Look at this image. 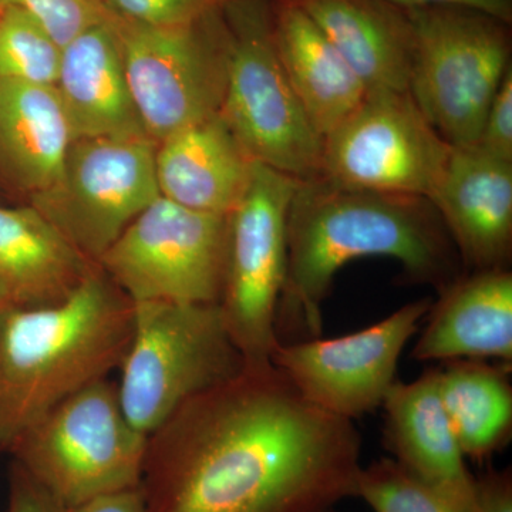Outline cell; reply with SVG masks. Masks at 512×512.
Masks as SVG:
<instances>
[{"label": "cell", "instance_id": "15", "mask_svg": "<svg viewBox=\"0 0 512 512\" xmlns=\"http://www.w3.org/2000/svg\"><path fill=\"white\" fill-rule=\"evenodd\" d=\"M413 359L420 362L498 359L512 363L510 269L463 274L431 303Z\"/></svg>", "mask_w": 512, "mask_h": 512}, {"label": "cell", "instance_id": "11", "mask_svg": "<svg viewBox=\"0 0 512 512\" xmlns=\"http://www.w3.org/2000/svg\"><path fill=\"white\" fill-rule=\"evenodd\" d=\"M158 144L148 136L77 138L59 184L32 201L77 251L97 264L151 202L160 197Z\"/></svg>", "mask_w": 512, "mask_h": 512}, {"label": "cell", "instance_id": "25", "mask_svg": "<svg viewBox=\"0 0 512 512\" xmlns=\"http://www.w3.org/2000/svg\"><path fill=\"white\" fill-rule=\"evenodd\" d=\"M62 49L20 9L0 8V80L55 86Z\"/></svg>", "mask_w": 512, "mask_h": 512}, {"label": "cell", "instance_id": "9", "mask_svg": "<svg viewBox=\"0 0 512 512\" xmlns=\"http://www.w3.org/2000/svg\"><path fill=\"white\" fill-rule=\"evenodd\" d=\"M229 218L164 197L141 212L97 261L133 303H220L227 276Z\"/></svg>", "mask_w": 512, "mask_h": 512}, {"label": "cell", "instance_id": "12", "mask_svg": "<svg viewBox=\"0 0 512 512\" xmlns=\"http://www.w3.org/2000/svg\"><path fill=\"white\" fill-rule=\"evenodd\" d=\"M453 150L409 92L370 90L323 137L322 175L350 187L430 198Z\"/></svg>", "mask_w": 512, "mask_h": 512}, {"label": "cell", "instance_id": "28", "mask_svg": "<svg viewBox=\"0 0 512 512\" xmlns=\"http://www.w3.org/2000/svg\"><path fill=\"white\" fill-rule=\"evenodd\" d=\"M474 147L487 156L512 163V67L498 87Z\"/></svg>", "mask_w": 512, "mask_h": 512}, {"label": "cell", "instance_id": "13", "mask_svg": "<svg viewBox=\"0 0 512 512\" xmlns=\"http://www.w3.org/2000/svg\"><path fill=\"white\" fill-rule=\"evenodd\" d=\"M433 299L402 306L369 328L333 339L279 342L272 365L306 400L353 420L383 406L397 382V363L416 335Z\"/></svg>", "mask_w": 512, "mask_h": 512}, {"label": "cell", "instance_id": "7", "mask_svg": "<svg viewBox=\"0 0 512 512\" xmlns=\"http://www.w3.org/2000/svg\"><path fill=\"white\" fill-rule=\"evenodd\" d=\"M227 92L221 116L256 163L298 181L322 177L320 137L276 50L269 0H228Z\"/></svg>", "mask_w": 512, "mask_h": 512}, {"label": "cell", "instance_id": "18", "mask_svg": "<svg viewBox=\"0 0 512 512\" xmlns=\"http://www.w3.org/2000/svg\"><path fill=\"white\" fill-rule=\"evenodd\" d=\"M116 22L94 26L62 49L55 87L73 141L147 136L128 86Z\"/></svg>", "mask_w": 512, "mask_h": 512}, {"label": "cell", "instance_id": "3", "mask_svg": "<svg viewBox=\"0 0 512 512\" xmlns=\"http://www.w3.org/2000/svg\"><path fill=\"white\" fill-rule=\"evenodd\" d=\"M134 305L99 266L63 301L0 311V450L121 365Z\"/></svg>", "mask_w": 512, "mask_h": 512}, {"label": "cell", "instance_id": "32", "mask_svg": "<svg viewBox=\"0 0 512 512\" xmlns=\"http://www.w3.org/2000/svg\"><path fill=\"white\" fill-rule=\"evenodd\" d=\"M390 2L404 9L440 5L464 6V8L481 10L504 22H512V0H390Z\"/></svg>", "mask_w": 512, "mask_h": 512}, {"label": "cell", "instance_id": "6", "mask_svg": "<svg viewBox=\"0 0 512 512\" xmlns=\"http://www.w3.org/2000/svg\"><path fill=\"white\" fill-rule=\"evenodd\" d=\"M406 10L414 32L407 92L450 146H476L512 67L511 23L464 6Z\"/></svg>", "mask_w": 512, "mask_h": 512}, {"label": "cell", "instance_id": "27", "mask_svg": "<svg viewBox=\"0 0 512 512\" xmlns=\"http://www.w3.org/2000/svg\"><path fill=\"white\" fill-rule=\"evenodd\" d=\"M228 0H104L117 19L144 26H178L194 22Z\"/></svg>", "mask_w": 512, "mask_h": 512}, {"label": "cell", "instance_id": "30", "mask_svg": "<svg viewBox=\"0 0 512 512\" xmlns=\"http://www.w3.org/2000/svg\"><path fill=\"white\" fill-rule=\"evenodd\" d=\"M473 512H512L511 468L477 478Z\"/></svg>", "mask_w": 512, "mask_h": 512}, {"label": "cell", "instance_id": "14", "mask_svg": "<svg viewBox=\"0 0 512 512\" xmlns=\"http://www.w3.org/2000/svg\"><path fill=\"white\" fill-rule=\"evenodd\" d=\"M464 268L508 269L512 256V163L476 147L456 148L429 198Z\"/></svg>", "mask_w": 512, "mask_h": 512}, {"label": "cell", "instance_id": "19", "mask_svg": "<svg viewBox=\"0 0 512 512\" xmlns=\"http://www.w3.org/2000/svg\"><path fill=\"white\" fill-rule=\"evenodd\" d=\"M370 90L407 92L412 20L390 0H296Z\"/></svg>", "mask_w": 512, "mask_h": 512}, {"label": "cell", "instance_id": "29", "mask_svg": "<svg viewBox=\"0 0 512 512\" xmlns=\"http://www.w3.org/2000/svg\"><path fill=\"white\" fill-rule=\"evenodd\" d=\"M6 512H66V510L40 485H37L18 464L12 463Z\"/></svg>", "mask_w": 512, "mask_h": 512}, {"label": "cell", "instance_id": "16", "mask_svg": "<svg viewBox=\"0 0 512 512\" xmlns=\"http://www.w3.org/2000/svg\"><path fill=\"white\" fill-rule=\"evenodd\" d=\"M383 407L384 444L393 460L460 503H476L477 478L468 470L441 402L437 367H430L414 382L394 383Z\"/></svg>", "mask_w": 512, "mask_h": 512}, {"label": "cell", "instance_id": "20", "mask_svg": "<svg viewBox=\"0 0 512 512\" xmlns=\"http://www.w3.org/2000/svg\"><path fill=\"white\" fill-rule=\"evenodd\" d=\"M279 59L313 127L326 137L367 90L329 37L296 0H269Z\"/></svg>", "mask_w": 512, "mask_h": 512}, {"label": "cell", "instance_id": "21", "mask_svg": "<svg viewBox=\"0 0 512 512\" xmlns=\"http://www.w3.org/2000/svg\"><path fill=\"white\" fill-rule=\"evenodd\" d=\"M72 143L55 86L0 80V165L32 201L59 184Z\"/></svg>", "mask_w": 512, "mask_h": 512}, {"label": "cell", "instance_id": "23", "mask_svg": "<svg viewBox=\"0 0 512 512\" xmlns=\"http://www.w3.org/2000/svg\"><path fill=\"white\" fill-rule=\"evenodd\" d=\"M441 402L464 457L483 461L512 433L511 365L454 360L437 367Z\"/></svg>", "mask_w": 512, "mask_h": 512}, {"label": "cell", "instance_id": "22", "mask_svg": "<svg viewBox=\"0 0 512 512\" xmlns=\"http://www.w3.org/2000/svg\"><path fill=\"white\" fill-rule=\"evenodd\" d=\"M94 268L32 205L0 207V292L9 305L63 301Z\"/></svg>", "mask_w": 512, "mask_h": 512}, {"label": "cell", "instance_id": "10", "mask_svg": "<svg viewBox=\"0 0 512 512\" xmlns=\"http://www.w3.org/2000/svg\"><path fill=\"white\" fill-rule=\"evenodd\" d=\"M298 180L255 163L244 198L229 218L227 276L220 301L245 367L272 366L276 311L286 278L288 212Z\"/></svg>", "mask_w": 512, "mask_h": 512}, {"label": "cell", "instance_id": "17", "mask_svg": "<svg viewBox=\"0 0 512 512\" xmlns=\"http://www.w3.org/2000/svg\"><path fill=\"white\" fill-rule=\"evenodd\" d=\"M255 163L224 117L215 114L158 144L160 195L190 210L228 217L244 198Z\"/></svg>", "mask_w": 512, "mask_h": 512}, {"label": "cell", "instance_id": "4", "mask_svg": "<svg viewBox=\"0 0 512 512\" xmlns=\"http://www.w3.org/2000/svg\"><path fill=\"white\" fill-rule=\"evenodd\" d=\"M147 436L128 421L116 382L97 380L40 417L8 453L64 510L141 485Z\"/></svg>", "mask_w": 512, "mask_h": 512}, {"label": "cell", "instance_id": "31", "mask_svg": "<svg viewBox=\"0 0 512 512\" xmlns=\"http://www.w3.org/2000/svg\"><path fill=\"white\" fill-rule=\"evenodd\" d=\"M66 512H147L141 487L133 490L120 491V493L104 495Z\"/></svg>", "mask_w": 512, "mask_h": 512}, {"label": "cell", "instance_id": "8", "mask_svg": "<svg viewBox=\"0 0 512 512\" xmlns=\"http://www.w3.org/2000/svg\"><path fill=\"white\" fill-rule=\"evenodd\" d=\"M222 6L178 26L117 19L131 96L147 136L157 144L221 113L231 46Z\"/></svg>", "mask_w": 512, "mask_h": 512}, {"label": "cell", "instance_id": "26", "mask_svg": "<svg viewBox=\"0 0 512 512\" xmlns=\"http://www.w3.org/2000/svg\"><path fill=\"white\" fill-rule=\"evenodd\" d=\"M5 6L29 15L60 49L86 30L117 19L104 0H0V8Z\"/></svg>", "mask_w": 512, "mask_h": 512}, {"label": "cell", "instance_id": "1", "mask_svg": "<svg viewBox=\"0 0 512 512\" xmlns=\"http://www.w3.org/2000/svg\"><path fill=\"white\" fill-rule=\"evenodd\" d=\"M362 439L274 365L244 367L148 436L147 512H333L353 497Z\"/></svg>", "mask_w": 512, "mask_h": 512}, {"label": "cell", "instance_id": "24", "mask_svg": "<svg viewBox=\"0 0 512 512\" xmlns=\"http://www.w3.org/2000/svg\"><path fill=\"white\" fill-rule=\"evenodd\" d=\"M353 497L362 498L375 512H473L474 508L414 477L393 458L362 466Z\"/></svg>", "mask_w": 512, "mask_h": 512}, {"label": "cell", "instance_id": "5", "mask_svg": "<svg viewBox=\"0 0 512 512\" xmlns=\"http://www.w3.org/2000/svg\"><path fill=\"white\" fill-rule=\"evenodd\" d=\"M133 305V335L116 386L128 421L148 437L192 397L237 376L245 362L220 303Z\"/></svg>", "mask_w": 512, "mask_h": 512}, {"label": "cell", "instance_id": "33", "mask_svg": "<svg viewBox=\"0 0 512 512\" xmlns=\"http://www.w3.org/2000/svg\"><path fill=\"white\" fill-rule=\"evenodd\" d=\"M6 306H12V305H9V303L6 302L5 296H3L2 292H0V311H3V309L6 308Z\"/></svg>", "mask_w": 512, "mask_h": 512}, {"label": "cell", "instance_id": "2", "mask_svg": "<svg viewBox=\"0 0 512 512\" xmlns=\"http://www.w3.org/2000/svg\"><path fill=\"white\" fill-rule=\"evenodd\" d=\"M365 256L396 259L406 281L437 292L463 275L460 255L429 198L350 187L323 175L298 181L276 311L279 342L320 338L333 278Z\"/></svg>", "mask_w": 512, "mask_h": 512}]
</instances>
